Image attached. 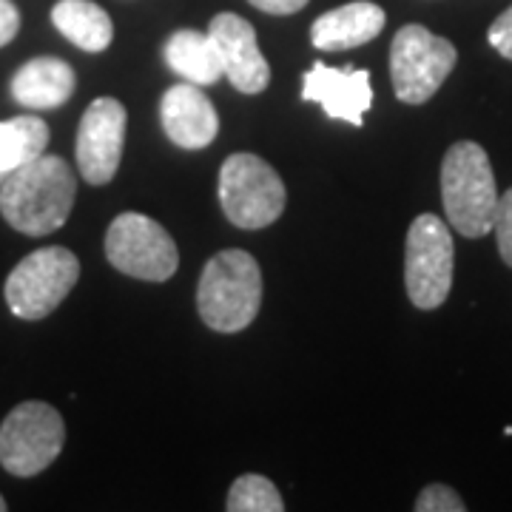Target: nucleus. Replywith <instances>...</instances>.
<instances>
[{"instance_id": "f257e3e1", "label": "nucleus", "mask_w": 512, "mask_h": 512, "mask_svg": "<svg viewBox=\"0 0 512 512\" xmlns=\"http://www.w3.org/2000/svg\"><path fill=\"white\" fill-rule=\"evenodd\" d=\"M77 177L63 157L40 154L6 174L0 185V214L26 237H46L63 228L74 208Z\"/></svg>"}, {"instance_id": "a878e982", "label": "nucleus", "mask_w": 512, "mask_h": 512, "mask_svg": "<svg viewBox=\"0 0 512 512\" xmlns=\"http://www.w3.org/2000/svg\"><path fill=\"white\" fill-rule=\"evenodd\" d=\"M3 180H6V177H0V185H3Z\"/></svg>"}, {"instance_id": "20e7f679", "label": "nucleus", "mask_w": 512, "mask_h": 512, "mask_svg": "<svg viewBox=\"0 0 512 512\" xmlns=\"http://www.w3.org/2000/svg\"><path fill=\"white\" fill-rule=\"evenodd\" d=\"M458 52L447 37L433 35L421 23L402 26L390 46L393 92L407 106L433 100L444 80L456 69Z\"/></svg>"}, {"instance_id": "9b49d317", "label": "nucleus", "mask_w": 512, "mask_h": 512, "mask_svg": "<svg viewBox=\"0 0 512 512\" xmlns=\"http://www.w3.org/2000/svg\"><path fill=\"white\" fill-rule=\"evenodd\" d=\"M208 35L217 43L222 74L242 94H259L271 83V66L256 43L254 26L234 12L214 15L208 23Z\"/></svg>"}, {"instance_id": "f03ea898", "label": "nucleus", "mask_w": 512, "mask_h": 512, "mask_svg": "<svg viewBox=\"0 0 512 512\" xmlns=\"http://www.w3.org/2000/svg\"><path fill=\"white\" fill-rule=\"evenodd\" d=\"M441 200L450 228L461 237L478 239L493 231L498 188L487 151L461 140L441 160Z\"/></svg>"}, {"instance_id": "ddd939ff", "label": "nucleus", "mask_w": 512, "mask_h": 512, "mask_svg": "<svg viewBox=\"0 0 512 512\" xmlns=\"http://www.w3.org/2000/svg\"><path fill=\"white\" fill-rule=\"evenodd\" d=\"M160 120H163L165 137L174 146L188 148V151L211 146L214 137L220 134V114L208 100V94L200 92V86L194 83L171 86L163 94Z\"/></svg>"}, {"instance_id": "5701e85b", "label": "nucleus", "mask_w": 512, "mask_h": 512, "mask_svg": "<svg viewBox=\"0 0 512 512\" xmlns=\"http://www.w3.org/2000/svg\"><path fill=\"white\" fill-rule=\"evenodd\" d=\"M20 29V12L12 0H0V46H9Z\"/></svg>"}, {"instance_id": "7ed1b4c3", "label": "nucleus", "mask_w": 512, "mask_h": 512, "mask_svg": "<svg viewBox=\"0 0 512 512\" xmlns=\"http://www.w3.org/2000/svg\"><path fill=\"white\" fill-rule=\"evenodd\" d=\"M262 305V271L248 251L228 248L205 262L197 288V311L217 333H239Z\"/></svg>"}, {"instance_id": "6ab92c4d", "label": "nucleus", "mask_w": 512, "mask_h": 512, "mask_svg": "<svg viewBox=\"0 0 512 512\" xmlns=\"http://www.w3.org/2000/svg\"><path fill=\"white\" fill-rule=\"evenodd\" d=\"M228 512H282L285 501L274 487V481L265 476H239L231 484V493L225 501Z\"/></svg>"}, {"instance_id": "4be33fe9", "label": "nucleus", "mask_w": 512, "mask_h": 512, "mask_svg": "<svg viewBox=\"0 0 512 512\" xmlns=\"http://www.w3.org/2000/svg\"><path fill=\"white\" fill-rule=\"evenodd\" d=\"M487 40H490V46H493L498 55L512 60V6L495 18L490 32H487Z\"/></svg>"}, {"instance_id": "6e6552de", "label": "nucleus", "mask_w": 512, "mask_h": 512, "mask_svg": "<svg viewBox=\"0 0 512 512\" xmlns=\"http://www.w3.org/2000/svg\"><path fill=\"white\" fill-rule=\"evenodd\" d=\"M66 424L52 404L23 402L0 424V467L9 476L43 473L63 450Z\"/></svg>"}, {"instance_id": "0eeeda50", "label": "nucleus", "mask_w": 512, "mask_h": 512, "mask_svg": "<svg viewBox=\"0 0 512 512\" xmlns=\"http://www.w3.org/2000/svg\"><path fill=\"white\" fill-rule=\"evenodd\" d=\"M80 279V262L77 256L63 248H40L32 251L26 259H20L15 271L6 279V305L18 319L37 322L55 313L63 299L72 293Z\"/></svg>"}, {"instance_id": "a211bd4d", "label": "nucleus", "mask_w": 512, "mask_h": 512, "mask_svg": "<svg viewBox=\"0 0 512 512\" xmlns=\"http://www.w3.org/2000/svg\"><path fill=\"white\" fill-rule=\"evenodd\" d=\"M49 146V126L37 114H23L0 123V177L40 157Z\"/></svg>"}, {"instance_id": "4468645a", "label": "nucleus", "mask_w": 512, "mask_h": 512, "mask_svg": "<svg viewBox=\"0 0 512 512\" xmlns=\"http://www.w3.org/2000/svg\"><path fill=\"white\" fill-rule=\"evenodd\" d=\"M384 9L370 0H353L339 9H330L313 20L311 43L322 52L356 49L382 35Z\"/></svg>"}, {"instance_id": "412c9836", "label": "nucleus", "mask_w": 512, "mask_h": 512, "mask_svg": "<svg viewBox=\"0 0 512 512\" xmlns=\"http://www.w3.org/2000/svg\"><path fill=\"white\" fill-rule=\"evenodd\" d=\"M493 231L495 239H498V254H501V259L512 268V188L498 197Z\"/></svg>"}, {"instance_id": "9d476101", "label": "nucleus", "mask_w": 512, "mask_h": 512, "mask_svg": "<svg viewBox=\"0 0 512 512\" xmlns=\"http://www.w3.org/2000/svg\"><path fill=\"white\" fill-rule=\"evenodd\" d=\"M128 114L126 106L114 97H97L86 109L77 128V168L89 185H106L114 180L123 146H126Z\"/></svg>"}, {"instance_id": "f8f14e48", "label": "nucleus", "mask_w": 512, "mask_h": 512, "mask_svg": "<svg viewBox=\"0 0 512 512\" xmlns=\"http://www.w3.org/2000/svg\"><path fill=\"white\" fill-rule=\"evenodd\" d=\"M302 97L319 103L330 120H345L350 126H362L365 114L373 106L370 72L367 69H336L322 60L313 63L302 77Z\"/></svg>"}, {"instance_id": "2eb2a0df", "label": "nucleus", "mask_w": 512, "mask_h": 512, "mask_svg": "<svg viewBox=\"0 0 512 512\" xmlns=\"http://www.w3.org/2000/svg\"><path fill=\"white\" fill-rule=\"evenodd\" d=\"M74 86H77V77L72 66L60 57L46 55L23 63L9 83V92L23 109L49 111L69 103Z\"/></svg>"}, {"instance_id": "423d86ee", "label": "nucleus", "mask_w": 512, "mask_h": 512, "mask_svg": "<svg viewBox=\"0 0 512 512\" xmlns=\"http://www.w3.org/2000/svg\"><path fill=\"white\" fill-rule=\"evenodd\" d=\"M456 245L450 225L436 214H421L413 220L404 245V285L419 311H436L447 302L453 288Z\"/></svg>"}, {"instance_id": "1a4fd4ad", "label": "nucleus", "mask_w": 512, "mask_h": 512, "mask_svg": "<svg viewBox=\"0 0 512 512\" xmlns=\"http://www.w3.org/2000/svg\"><path fill=\"white\" fill-rule=\"evenodd\" d=\"M106 256L120 274L165 282L180 268V251L171 234L146 214L126 211L109 225Z\"/></svg>"}, {"instance_id": "b1692460", "label": "nucleus", "mask_w": 512, "mask_h": 512, "mask_svg": "<svg viewBox=\"0 0 512 512\" xmlns=\"http://www.w3.org/2000/svg\"><path fill=\"white\" fill-rule=\"evenodd\" d=\"M265 15H296L299 9L308 6V0H248Z\"/></svg>"}, {"instance_id": "aec40b11", "label": "nucleus", "mask_w": 512, "mask_h": 512, "mask_svg": "<svg viewBox=\"0 0 512 512\" xmlns=\"http://www.w3.org/2000/svg\"><path fill=\"white\" fill-rule=\"evenodd\" d=\"M464 498L447 484H430L416 498V512H464Z\"/></svg>"}, {"instance_id": "f3484780", "label": "nucleus", "mask_w": 512, "mask_h": 512, "mask_svg": "<svg viewBox=\"0 0 512 512\" xmlns=\"http://www.w3.org/2000/svg\"><path fill=\"white\" fill-rule=\"evenodd\" d=\"M52 23L60 35L83 52H106L114 40V23L92 0H57Z\"/></svg>"}, {"instance_id": "dca6fc26", "label": "nucleus", "mask_w": 512, "mask_h": 512, "mask_svg": "<svg viewBox=\"0 0 512 512\" xmlns=\"http://www.w3.org/2000/svg\"><path fill=\"white\" fill-rule=\"evenodd\" d=\"M165 63L194 86H214L222 77V60L217 43L208 32L180 29L165 43Z\"/></svg>"}, {"instance_id": "39448f33", "label": "nucleus", "mask_w": 512, "mask_h": 512, "mask_svg": "<svg viewBox=\"0 0 512 512\" xmlns=\"http://www.w3.org/2000/svg\"><path fill=\"white\" fill-rule=\"evenodd\" d=\"M288 202L285 183L256 154H231L220 171V205L231 225L256 231L274 225Z\"/></svg>"}, {"instance_id": "393cba45", "label": "nucleus", "mask_w": 512, "mask_h": 512, "mask_svg": "<svg viewBox=\"0 0 512 512\" xmlns=\"http://www.w3.org/2000/svg\"><path fill=\"white\" fill-rule=\"evenodd\" d=\"M6 510V501H3V495H0V512Z\"/></svg>"}]
</instances>
